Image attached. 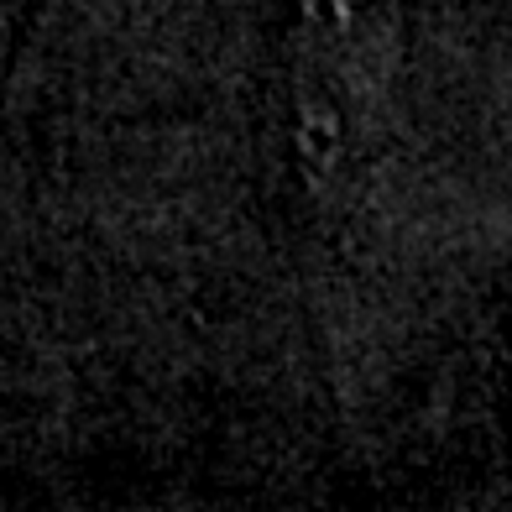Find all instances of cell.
Instances as JSON below:
<instances>
[{"mask_svg":"<svg viewBox=\"0 0 512 512\" xmlns=\"http://www.w3.org/2000/svg\"><path fill=\"white\" fill-rule=\"evenodd\" d=\"M387 121L345 84L319 53L288 58V147L293 168L324 204H345L371 173Z\"/></svg>","mask_w":512,"mask_h":512,"instance_id":"cell-1","label":"cell"},{"mask_svg":"<svg viewBox=\"0 0 512 512\" xmlns=\"http://www.w3.org/2000/svg\"><path fill=\"white\" fill-rule=\"evenodd\" d=\"M293 42L319 53L387 121L403 79V0H293Z\"/></svg>","mask_w":512,"mask_h":512,"instance_id":"cell-2","label":"cell"},{"mask_svg":"<svg viewBox=\"0 0 512 512\" xmlns=\"http://www.w3.org/2000/svg\"><path fill=\"white\" fill-rule=\"evenodd\" d=\"M21 16H27V0H0V63H6L11 48H16Z\"/></svg>","mask_w":512,"mask_h":512,"instance_id":"cell-3","label":"cell"},{"mask_svg":"<svg viewBox=\"0 0 512 512\" xmlns=\"http://www.w3.org/2000/svg\"><path fill=\"white\" fill-rule=\"evenodd\" d=\"M507 324H502V345H507V361H512V272H507Z\"/></svg>","mask_w":512,"mask_h":512,"instance_id":"cell-4","label":"cell"}]
</instances>
